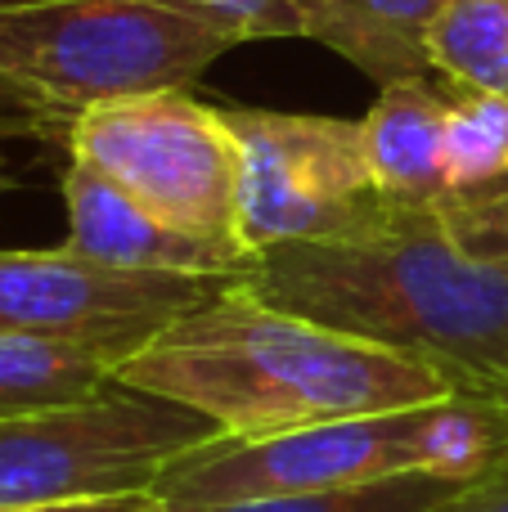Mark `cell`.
Segmentation results:
<instances>
[{
    "label": "cell",
    "instance_id": "cell-1",
    "mask_svg": "<svg viewBox=\"0 0 508 512\" xmlns=\"http://www.w3.org/2000/svg\"><path fill=\"white\" fill-rule=\"evenodd\" d=\"M113 382L180 400L239 441L459 396L437 364L279 310L243 279L144 342Z\"/></svg>",
    "mask_w": 508,
    "mask_h": 512
},
{
    "label": "cell",
    "instance_id": "cell-2",
    "mask_svg": "<svg viewBox=\"0 0 508 512\" xmlns=\"http://www.w3.org/2000/svg\"><path fill=\"white\" fill-rule=\"evenodd\" d=\"M243 283L279 310L437 364L459 396L508 373V265L468 261L432 216L396 212L365 239L257 252Z\"/></svg>",
    "mask_w": 508,
    "mask_h": 512
},
{
    "label": "cell",
    "instance_id": "cell-3",
    "mask_svg": "<svg viewBox=\"0 0 508 512\" xmlns=\"http://www.w3.org/2000/svg\"><path fill=\"white\" fill-rule=\"evenodd\" d=\"M495 463H500V432L486 405L473 396H450L275 436H243V441L216 436L167 463V472L153 481V495L167 504V512H194L239 499L369 486L410 472L482 477Z\"/></svg>",
    "mask_w": 508,
    "mask_h": 512
},
{
    "label": "cell",
    "instance_id": "cell-4",
    "mask_svg": "<svg viewBox=\"0 0 508 512\" xmlns=\"http://www.w3.org/2000/svg\"><path fill=\"white\" fill-rule=\"evenodd\" d=\"M234 45L239 36L167 0H0V86L59 144L86 108L189 90Z\"/></svg>",
    "mask_w": 508,
    "mask_h": 512
},
{
    "label": "cell",
    "instance_id": "cell-5",
    "mask_svg": "<svg viewBox=\"0 0 508 512\" xmlns=\"http://www.w3.org/2000/svg\"><path fill=\"white\" fill-rule=\"evenodd\" d=\"M216 436L198 409L122 382L23 409L0 418V512L153 490L167 463Z\"/></svg>",
    "mask_w": 508,
    "mask_h": 512
},
{
    "label": "cell",
    "instance_id": "cell-6",
    "mask_svg": "<svg viewBox=\"0 0 508 512\" xmlns=\"http://www.w3.org/2000/svg\"><path fill=\"white\" fill-rule=\"evenodd\" d=\"M239 144V243H347L396 221L365 162L360 122L216 104Z\"/></svg>",
    "mask_w": 508,
    "mask_h": 512
},
{
    "label": "cell",
    "instance_id": "cell-7",
    "mask_svg": "<svg viewBox=\"0 0 508 512\" xmlns=\"http://www.w3.org/2000/svg\"><path fill=\"white\" fill-rule=\"evenodd\" d=\"M63 153L95 167L158 221L194 239L243 248L239 144L216 104H203L189 90L95 104L72 122Z\"/></svg>",
    "mask_w": 508,
    "mask_h": 512
},
{
    "label": "cell",
    "instance_id": "cell-8",
    "mask_svg": "<svg viewBox=\"0 0 508 512\" xmlns=\"http://www.w3.org/2000/svg\"><path fill=\"white\" fill-rule=\"evenodd\" d=\"M239 279L122 270L63 248L0 252V337L36 342H153L162 328Z\"/></svg>",
    "mask_w": 508,
    "mask_h": 512
},
{
    "label": "cell",
    "instance_id": "cell-9",
    "mask_svg": "<svg viewBox=\"0 0 508 512\" xmlns=\"http://www.w3.org/2000/svg\"><path fill=\"white\" fill-rule=\"evenodd\" d=\"M59 194L68 212V248L122 270H171V274H212V279H248L257 256L234 243L194 239L176 225L144 212L113 180L95 167L63 153Z\"/></svg>",
    "mask_w": 508,
    "mask_h": 512
},
{
    "label": "cell",
    "instance_id": "cell-10",
    "mask_svg": "<svg viewBox=\"0 0 508 512\" xmlns=\"http://www.w3.org/2000/svg\"><path fill=\"white\" fill-rule=\"evenodd\" d=\"M446 108V194L432 221L468 261L508 265V95L450 81Z\"/></svg>",
    "mask_w": 508,
    "mask_h": 512
},
{
    "label": "cell",
    "instance_id": "cell-11",
    "mask_svg": "<svg viewBox=\"0 0 508 512\" xmlns=\"http://www.w3.org/2000/svg\"><path fill=\"white\" fill-rule=\"evenodd\" d=\"M446 90L432 81L383 86L365 117L360 140L378 194L396 212L432 216L446 194Z\"/></svg>",
    "mask_w": 508,
    "mask_h": 512
},
{
    "label": "cell",
    "instance_id": "cell-12",
    "mask_svg": "<svg viewBox=\"0 0 508 512\" xmlns=\"http://www.w3.org/2000/svg\"><path fill=\"white\" fill-rule=\"evenodd\" d=\"M306 41L329 45L383 86L432 81L428 36L450 0H293Z\"/></svg>",
    "mask_w": 508,
    "mask_h": 512
},
{
    "label": "cell",
    "instance_id": "cell-13",
    "mask_svg": "<svg viewBox=\"0 0 508 512\" xmlns=\"http://www.w3.org/2000/svg\"><path fill=\"white\" fill-rule=\"evenodd\" d=\"M144 342H36L0 337V418L59 405L99 391L117 378Z\"/></svg>",
    "mask_w": 508,
    "mask_h": 512
},
{
    "label": "cell",
    "instance_id": "cell-14",
    "mask_svg": "<svg viewBox=\"0 0 508 512\" xmlns=\"http://www.w3.org/2000/svg\"><path fill=\"white\" fill-rule=\"evenodd\" d=\"M428 59L455 86L508 95V0H450L428 36Z\"/></svg>",
    "mask_w": 508,
    "mask_h": 512
},
{
    "label": "cell",
    "instance_id": "cell-15",
    "mask_svg": "<svg viewBox=\"0 0 508 512\" xmlns=\"http://www.w3.org/2000/svg\"><path fill=\"white\" fill-rule=\"evenodd\" d=\"M473 477H437V472H410L387 477L369 486L315 490V495H275V499H239L194 512H446L450 499H459Z\"/></svg>",
    "mask_w": 508,
    "mask_h": 512
},
{
    "label": "cell",
    "instance_id": "cell-16",
    "mask_svg": "<svg viewBox=\"0 0 508 512\" xmlns=\"http://www.w3.org/2000/svg\"><path fill=\"white\" fill-rule=\"evenodd\" d=\"M176 9L207 18L243 41H270V36H302L293 0H167Z\"/></svg>",
    "mask_w": 508,
    "mask_h": 512
},
{
    "label": "cell",
    "instance_id": "cell-17",
    "mask_svg": "<svg viewBox=\"0 0 508 512\" xmlns=\"http://www.w3.org/2000/svg\"><path fill=\"white\" fill-rule=\"evenodd\" d=\"M446 512H508V463H495L482 477H473L464 495L446 504Z\"/></svg>",
    "mask_w": 508,
    "mask_h": 512
},
{
    "label": "cell",
    "instance_id": "cell-18",
    "mask_svg": "<svg viewBox=\"0 0 508 512\" xmlns=\"http://www.w3.org/2000/svg\"><path fill=\"white\" fill-rule=\"evenodd\" d=\"M23 512H167L153 490H131V495H95V499H68V504H45Z\"/></svg>",
    "mask_w": 508,
    "mask_h": 512
},
{
    "label": "cell",
    "instance_id": "cell-19",
    "mask_svg": "<svg viewBox=\"0 0 508 512\" xmlns=\"http://www.w3.org/2000/svg\"><path fill=\"white\" fill-rule=\"evenodd\" d=\"M5 140H54V131L36 108H27L23 99L0 86V144Z\"/></svg>",
    "mask_w": 508,
    "mask_h": 512
},
{
    "label": "cell",
    "instance_id": "cell-20",
    "mask_svg": "<svg viewBox=\"0 0 508 512\" xmlns=\"http://www.w3.org/2000/svg\"><path fill=\"white\" fill-rule=\"evenodd\" d=\"M473 400H482V405H486L495 432H500V463H508V373L500 382H491V387L473 391Z\"/></svg>",
    "mask_w": 508,
    "mask_h": 512
},
{
    "label": "cell",
    "instance_id": "cell-21",
    "mask_svg": "<svg viewBox=\"0 0 508 512\" xmlns=\"http://www.w3.org/2000/svg\"><path fill=\"white\" fill-rule=\"evenodd\" d=\"M9 189H14V176H9V171L0 167V194H9Z\"/></svg>",
    "mask_w": 508,
    "mask_h": 512
}]
</instances>
